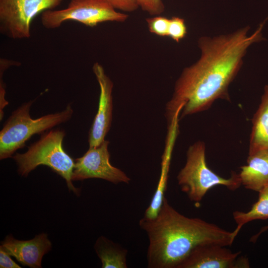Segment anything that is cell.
Listing matches in <instances>:
<instances>
[{
	"label": "cell",
	"instance_id": "1",
	"mask_svg": "<svg viewBox=\"0 0 268 268\" xmlns=\"http://www.w3.org/2000/svg\"><path fill=\"white\" fill-rule=\"evenodd\" d=\"M264 21L250 35L249 26L226 34L203 36L198 41L201 56L184 68L165 107L168 126L180 119L206 110L218 99L230 100L228 87L243 64L248 49L263 39Z\"/></svg>",
	"mask_w": 268,
	"mask_h": 268
},
{
	"label": "cell",
	"instance_id": "2",
	"mask_svg": "<svg viewBox=\"0 0 268 268\" xmlns=\"http://www.w3.org/2000/svg\"><path fill=\"white\" fill-rule=\"evenodd\" d=\"M139 225L149 241L148 268H177L196 247L207 243L231 246L237 236L234 231L182 214L165 197L157 216L152 219L142 218Z\"/></svg>",
	"mask_w": 268,
	"mask_h": 268
},
{
	"label": "cell",
	"instance_id": "3",
	"mask_svg": "<svg viewBox=\"0 0 268 268\" xmlns=\"http://www.w3.org/2000/svg\"><path fill=\"white\" fill-rule=\"evenodd\" d=\"M65 135L63 130H51L42 134L25 152L17 153L12 158L17 166V172L21 176H27L41 165H46L65 180L70 191L78 195L80 190L72 183L74 162L63 146Z\"/></svg>",
	"mask_w": 268,
	"mask_h": 268
},
{
	"label": "cell",
	"instance_id": "4",
	"mask_svg": "<svg viewBox=\"0 0 268 268\" xmlns=\"http://www.w3.org/2000/svg\"><path fill=\"white\" fill-rule=\"evenodd\" d=\"M31 100L23 104L13 111L0 132V159L12 157L14 153L23 147L32 136L46 131L70 119L73 110L70 104L63 111L44 115L37 119L31 118Z\"/></svg>",
	"mask_w": 268,
	"mask_h": 268
},
{
	"label": "cell",
	"instance_id": "5",
	"mask_svg": "<svg viewBox=\"0 0 268 268\" xmlns=\"http://www.w3.org/2000/svg\"><path fill=\"white\" fill-rule=\"evenodd\" d=\"M177 179L182 192L195 202L200 201L211 188L221 185L231 191L242 185L239 174L234 172L224 178L213 172L207 165L205 146L198 141L190 145L187 152L186 162L179 172Z\"/></svg>",
	"mask_w": 268,
	"mask_h": 268
},
{
	"label": "cell",
	"instance_id": "6",
	"mask_svg": "<svg viewBox=\"0 0 268 268\" xmlns=\"http://www.w3.org/2000/svg\"><path fill=\"white\" fill-rule=\"evenodd\" d=\"M128 15L118 12L107 0H71L67 8L43 11L41 23L47 29L59 27L68 20L94 27L106 21L123 22Z\"/></svg>",
	"mask_w": 268,
	"mask_h": 268
},
{
	"label": "cell",
	"instance_id": "7",
	"mask_svg": "<svg viewBox=\"0 0 268 268\" xmlns=\"http://www.w3.org/2000/svg\"><path fill=\"white\" fill-rule=\"evenodd\" d=\"M63 0H0V32L13 39L30 37L31 23L39 13L53 9Z\"/></svg>",
	"mask_w": 268,
	"mask_h": 268
},
{
	"label": "cell",
	"instance_id": "8",
	"mask_svg": "<svg viewBox=\"0 0 268 268\" xmlns=\"http://www.w3.org/2000/svg\"><path fill=\"white\" fill-rule=\"evenodd\" d=\"M109 143L105 140L97 146L89 147L82 156L75 159L72 181L97 178L115 184L130 182L131 179L124 171L111 164Z\"/></svg>",
	"mask_w": 268,
	"mask_h": 268
},
{
	"label": "cell",
	"instance_id": "9",
	"mask_svg": "<svg viewBox=\"0 0 268 268\" xmlns=\"http://www.w3.org/2000/svg\"><path fill=\"white\" fill-rule=\"evenodd\" d=\"M92 69L99 85L100 96L98 111L89 131V147L97 146L105 140L110 129L113 112V83L99 63H95Z\"/></svg>",
	"mask_w": 268,
	"mask_h": 268
},
{
	"label": "cell",
	"instance_id": "10",
	"mask_svg": "<svg viewBox=\"0 0 268 268\" xmlns=\"http://www.w3.org/2000/svg\"><path fill=\"white\" fill-rule=\"evenodd\" d=\"M240 254L218 244H203L194 248L177 268H238Z\"/></svg>",
	"mask_w": 268,
	"mask_h": 268
},
{
	"label": "cell",
	"instance_id": "11",
	"mask_svg": "<svg viewBox=\"0 0 268 268\" xmlns=\"http://www.w3.org/2000/svg\"><path fill=\"white\" fill-rule=\"evenodd\" d=\"M51 248L52 243L45 233L37 235L29 240H17L8 235L0 247L22 265L32 268H42L43 257Z\"/></svg>",
	"mask_w": 268,
	"mask_h": 268
},
{
	"label": "cell",
	"instance_id": "12",
	"mask_svg": "<svg viewBox=\"0 0 268 268\" xmlns=\"http://www.w3.org/2000/svg\"><path fill=\"white\" fill-rule=\"evenodd\" d=\"M248 155L268 152V85L264 87L259 107L252 120Z\"/></svg>",
	"mask_w": 268,
	"mask_h": 268
},
{
	"label": "cell",
	"instance_id": "13",
	"mask_svg": "<svg viewBox=\"0 0 268 268\" xmlns=\"http://www.w3.org/2000/svg\"><path fill=\"white\" fill-rule=\"evenodd\" d=\"M239 175L245 188L259 192L268 182V152L248 155Z\"/></svg>",
	"mask_w": 268,
	"mask_h": 268
},
{
	"label": "cell",
	"instance_id": "14",
	"mask_svg": "<svg viewBox=\"0 0 268 268\" xmlns=\"http://www.w3.org/2000/svg\"><path fill=\"white\" fill-rule=\"evenodd\" d=\"M94 249L101 261L102 268H128V250L119 244L101 236L95 243Z\"/></svg>",
	"mask_w": 268,
	"mask_h": 268
},
{
	"label": "cell",
	"instance_id": "15",
	"mask_svg": "<svg viewBox=\"0 0 268 268\" xmlns=\"http://www.w3.org/2000/svg\"><path fill=\"white\" fill-rule=\"evenodd\" d=\"M258 193V200L249 211H235L233 212V219L237 224V227L234 230L236 235L243 226L249 222L268 218V182Z\"/></svg>",
	"mask_w": 268,
	"mask_h": 268
},
{
	"label": "cell",
	"instance_id": "16",
	"mask_svg": "<svg viewBox=\"0 0 268 268\" xmlns=\"http://www.w3.org/2000/svg\"><path fill=\"white\" fill-rule=\"evenodd\" d=\"M170 18L156 15L146 19L149 31L159 36H168Z\"/></svg>",
	"mask_w": 268,
	"mask_h": 268
},
{
	"label": "cell",
	"instance_id": "17",
	"mask_svg": "<svg viewBox=\"0 0 268 268\" xmlns=\"http://www.w3.org/2000/svg\"><path fill=\"white\" fill-rule=\"evenodd\" d=\"M187 34V27L183 18L173 16L170 18L168 36L176 42L183 39Z\"/></svg>",
	"mask_w": 268,
	"mask_h": 268
},
{
	"label": "cell",
	"instance_id": "18",
	"mask_svg": "<svg viewBox=\"0 0 268 268\" xmlns=\"http://www.w3.org/2000/svg\"><path fill=\"white\" fill-rule=\"evenodd\" d=\"M139 7L150 15H158L164 10L162 0H137Z\"/></svg>",
	"mask_w": 268,
	"mask_h": 268
},
{
	"label": "cell",
	"instance_id": "19",
	"mask_svg": "<svg viewBox=\"0 0 268 268\" xmlns=\"http://www.w3.org/2000/svg\"><path fill=\"white\" fill-rule=\"evenodd\" d=\"M116 9L126 12L135 10L139 5L137 0H107Z\"/></svg>",
	"mask_w": 268,
	"mask_h": 268
},
{
	"label": "cell",
	"instance_id": "20",
	"mask_svg": "<svg viewBox=\"0 0 268 268\" xmlns=\"http://www.w3.org/2000/svg\"><path fill=\"white\" fill-rule=\"evenodd\" d=\"M10 255L0 249V268H20L18 264L10 258Z\"/></svg>",
	"mask_w": 268,
	"mask_h": 268
},
{
	"label": "cell",
	"instance_id": "21",
	"mask_svg": "<svg viewBox=\"0 0 268 268\" xmlns=\"http://www.w3.org/2000/svg\"><path fill=\"white\" fill-rule=\"evenodd\" d=\"M3 75L0 74V120L3 118L4 107L8 104V101L5 99V86L3 81Z\"/></svg>",
	"mask_w": 268,
	"mask_h": 268
}]
</instances>
